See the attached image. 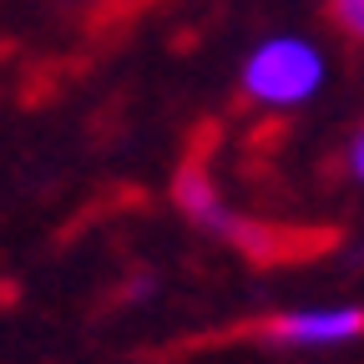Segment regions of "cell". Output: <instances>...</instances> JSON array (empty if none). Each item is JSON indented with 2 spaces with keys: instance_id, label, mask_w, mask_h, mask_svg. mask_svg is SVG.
I'll list each match as a JSON object with an SVG mask.
<instances>
[{
  "instance_id": "6da1fadb",
  "label": "cell",
  "mask_w": 364,
  "mask_h": 364,
  "mask_svg": "<svg viewBox=\"0 0 364 364\" xmlns=\"http://www.w3.org/2000/svg\"><path fill=\"white\" fill-rule=\"evenodd\" d=\"M324 81V56L299 36H273L243 61V91L263 107H299Z\"/></svg>"
},
{
  "instance_id": "7a4b0ae2",
  "label": "cell",
  "mask_w": 364,
  "mask_h": 364,
  "mask_svg": "<svg viewBox=\"0 0 364 364\" xmlns=\"http://www.w3.org/2000/svg\"><path fill=\"white\" fill-rule=\"evenodd\" d=\"M172 198H177V208L188 213L198 228H208V233H218V238H228V243H238V248H248V253H258V248H263V233H258L253 223H243L233 208L218 198V188L208 182V172L182 167V172H177V182H172Z\"/></svg>"
},
{
  "instance_id": "3957f363",
  "label": "cell",
  "mask_w": 364,
  "mask_h": 364,
  "mask_svg": "<svg viewBox=\"0 0 364 364\" xmlns=\"http://www.w3.org/2000/svg\"><path fill=\"white\" fill-rule=\"evenodd\" d=\"M273 344L289 349H329V344H349L364 334V309H299L284 314L263 329Z\"/></svg>"
},
{
  "instance_id": "277c9868",
  "label": "cell",
  "mask_w": 364,
  "mask_h": 364,
  "mask_svg": "<svg viewBox=\"0 0 364 364\" xmlns=\"http://www.w3.org/2000/svg\"><path fill=\"white\" fill-rule=\"evenodd\" d=\"M334 16H339L354 36H364V0H334Z\"/></svg>"
},
{
  "instance_id": "5b68a950",
  "label": "cell",
  "mask_w": 364,
  "mask_h": 364,
  "mask_svg": "<svg viewBox=\"0 0 364 364\" xmlns=\"http://www.w3.org/2000/svg\"><path fill=\"white\" fill-rule=\"evenodd\" d=\"M349 167H354V177L364 182V132L354 136V152H349Z\"/></svg>"
}]
</instances>
